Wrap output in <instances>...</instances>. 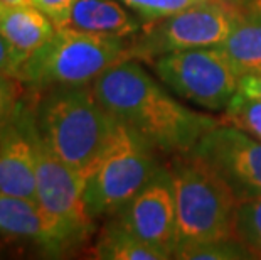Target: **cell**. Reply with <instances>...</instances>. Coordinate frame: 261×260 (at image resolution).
Listing matches in <instances>:
<instances>
[{"instance_id":"6da1fadb","label":"cell","mask_w":261,"mask_h":260,"mask_svg":"<svg viewBox=\"0 0 261 260\" xmlns=\"http://www.w3.org/2000/svg\"><path fill=\"white\" fill-rule=\"evenodd\" d=\"M91 88L116 124L132 130L160 156L194 151L205 132L221 122L177 102L137 59L118 61Z\"/></svg>"},{"instance_id":"7a4b0ae2","label":"cell","mask_w":261,"mask_h":260,"mask_svg":"<svg viewBox=\"0 0 261 260\" xmlns=\"http://www.w3.org/2000/svg\"><path fill=\"white\" fill-rule=\"evenodd\" d=\"M34 115L44 142L81 174L103 152L118 129V124L98 102L91 85L34 91Z\"/></svg>"},{"instance_id":"3957f363","label":"cell","mask_w":261,"mask_h":260,"mask_svg":"<svg viewBox=\"0 0 261 260\" xmlns=\"http://www.w3.org/2000/svg\"><path fill=\"white\" fill-rule=\"evenodd\" d=\"M167 168L175 193V250L191 243L236 237L240 198L232 187L194 151L172 156Z\"/></svg>"},{"instance_id":"277c9868","label":"cell","mask_w":261,"mask_h":260,"mask_svg":"<svg viewBox=\"0 0 261 260\" xmlns=\"http://www.w3.org/2000/svg\"><path fill=\"white\" fill-rule=\"evenodd\" d=\"M128 41L125 37L56 27L51 39L24 63L19 80L31 91L91 85L108 68L126 59Z\"/></svg>"},{"instance_id":"5b68a950","label":"cell","mask_w":261,"mask_h":260,"mask_svg":"<svg viewBox=\"0 0 261 260\" xmlns=\"http://www.w3.org/2000/svg\"><path fill=\"white\" fill-rule=\"evenodd\" d=\"M147 142L118 124L103 152L83 173L85 201L93 220L110 218L138 195L162 169Z\"/></svg>"},{"instance_id":"8992f818","label":"cell","mask_w":261,"mask_h":260,"mask_svg":"<svg viewBox=\"0 0 261 260\" xmlns=\"http://www.w3.org/2000/svg\"><path fill=\"white\" fill-rule=\"evenodd\" d=\"M240 0H202L180 12L143 20L130 37L126 59L152 64L167 53L213 48L229 34Z\"/></svg>"},{"instance_id":"52a82bcc","label":"cell","mask_w":261,"mask_h":260,"mask_svg":"<svg viewBox=\"0 0 261 260\" xmlns=\"http://www.w3.org/2000/svg\"><path fill=\"white\" fill-rule=\"evenodd\" d=\"M150 66L174 93L213 112L224 110L240 85V75L216 46L167 53Z\"/></svg>"},{"instance_id":"ba28073f","label":"cell","mask_w":261,"mask_h":260,"mask_svg":"<svg viewBox=\"0 0 261 260\" xmlns=\"http://www.w3.org/2000/svg\"><path fill=\"white\" fill-rule=\"evenodd\" d=\"M36 149V201L74 247L81 245L94 231V220L88 211L83 193V174L59 159L39 130Z\"/></svg>"},{"instance_id":"9c48e42d","label":"cell","mask_w":261,"mask_h":260,"mask_svg":"<svg viewBox=\"0 0 261 260\" xmlns=\"http://www.w3.org/2000/svg\"><path fill=\"white\" fill-rule=\"evenodd\" d=\"M108 220L174 258L177 211L174 181L167 166H162L155 178Z\"/></svg>"},{"instance_id":"30bf717a","label":"cell","mask_w":261,"mask_h":260,"mask_svg":"<svg viewBox=\"0 0 261 260\" xmlns=\"http://www.w3.org/2000/svg\"><path fill=\"white\" fill-rule=\"evenodd\" d=\"M240 200L261 195V140L223 120L194 147Z\"/></svg>"},{"instance_id":"8fae6325","label":"cell","mask_w":261,"mask_h":260,"mask_svg":"<svg viewBox=\"0 0 261 260\" xmlns=\"http://www.w3.org/2000/svg\"><path fill=\"white\" fill-rule=\"evenodd\" d=\"M36 144L34 97H24L17 115L0 135V193L36 201Z\"/></svg>"},{"instance_id":"7c38bea8","label":"cell","mask_w":261,"mask_h":260,"mask_svg":"<svg viewBox=\"0 0 261 260\" xmlns=\"http://www.w3.org/2000/svg\"><path fill=\"white\" fill-rule=\"evenodd\" d=\"M0 239L32 243L53 255L76 248L37 201L5 193H0Z\"/></svg>"},{"instance_id":"4fadbf2b","label":"cell","mask_w":261,"mask_h":260,"mask_svg":"<svg viewBox=\"0 0 261 260\" xmlns=\"http://www.w3.org/2000/svg\"><path fill=\"white\" fill-rule=\"evenodd\" d=\"M126 9L120 0H76L58 27L130 39L142 22Z\"/></svg>"},{"instance_id":"5bb4252c","label":"cell","mask_w":261,"mask_h":260,"mask_svg":"<svg viewBox=\"0 0 261 260\" xmlns=\"http://www.w3.org/2000/svg\"><path fill=\"white\" fill-rule=\"evenodd\" d=\"M56 32L54 22L34 5L5 7L0 15V34L10 42L22 66Z\"/></svg>"},{"instance_id":"9a60e30c","label":"cell","mask_w":261,"mask_h":260,"mask_svg":"<svg viewBox=\"0 0 261 260\" xmlns=\"http://www.w3.org/2000/svg\"><path fill=\"white\" fill-rule=\"evenodd\" d=\"M216 48L240 76L261 69V14L248 9L240 0L229 34Z\"/></svg>"},{"instance_id":"2e32d148","label":"cell","mask_w":261,"mask_h":260,"mask_svg":"<svg viewBox=\"0 0 261 260\" xmlns=\"http://www.w3.org/2000/svg\"><path fill=\"white\" fill-rule=\"evenodd\" d=\"M96 258L101 260H165L169 255L135 235L120 228L113 221H107L93 248Z\"/></svg>"},{"instance_id":"e0dca14e","label":"cell","mask_w":261,"mask_h":260,"mask_svg":"<svg viewBox=\"0 0 261 260\" xmlns=\"http://www.w3.org/2000/svg\"><path fill=\"white\" fill-rule=\"evenodd\" d=\"M234 235L253 258H261V195L244 198L238 203Z\"/></svg>"},{"instance_id":"ac0fdd59","label":"cell","mask_w":261,"mask_h":260,"mask_svg":"<svg viewBox=\"0 0 261 260\" xmlns=\"http://www.w3.org/2000/svg\"><path fill=\"white\" fill-rule=\"evenodd\" d=\"M174 258L182 260H246L253 258L249 250L243 243L231 237V239L209 240L201 243L179 247L174 253Z\"/></svg>"},{"instance_id":"d6986e66","label":"cell","mask_w":261,"mask_h":260,"mask_svg":"<svg viewBox=\"0 0 261 260\" xmlns=\"http://www.w3.org/2000/svg\"><path fill=\"white\" fill-rule=\"evenodd\" d=\"M223 122L261 140V100L236 91V95L224 108Z\"/></svg>"},{"instance_id":"ffe728a7","label":"cell","mask_w":261,"mask_h":260,"mask_svg":"<svg viewBox=\"0 0 261 260\" xmlns=\"http://www.w3.org/2000/svg\"><path fill=\"white\" fill-rule=\"evenodd\" d=\"M24 83L17 76L0 71V135L17 115L24 100Z\"/></svg>"},{"instance_id":"44dd1931","label":"cell","mask_w":261,"mask_h":260,"mask_svg":"<svg viewBox=\"0 0 261 260\" xmlns=\"http://www.w3.org/2000/svg\"><path fill=\"white\" fill-rule=\"evenodd\" d=\"M120 2L132 9L142 20H153L180 12L202 0H120Z\"/></svg>"},{"instance_id":"7402d4cb","label":"cell","mask_w":261,"mask_h":260,"mask_svg":"<svg viewBox=\"0 0 261 260\" xmlns=\"http://www.w3.org/2000/svg\"><path fill=\"white\" fill-rule=\"evenodd\" d=\"M76 0H32V5L42 10L49 19L54 22V26H59L64 20L66 14L73 7Z\"/></svg>"},{"instance_id":"603a6c76","label":"cell","mask_w":261,"mask_h":260,"mask_svg":"<svg viewBox=\"0 0 261 260\" xmlns=\"http://www.w3.org/2000/svg\"><path fill=\"white\" fill-rule=\"evenodd\" d=\"M20 69H22V61L19 58V54L10 46V42L0 34V71L14 75L19 78Z\"/></svg>"},{"instance_id":"cb8c5ba5","label":"cell","mask_w":261,"mask_h":260,"mask_svg":"<svg viewBox=\"0 0 261 260\" xmlns=\"http://www.w3.org/2000/svg\"><path fill=\"white\" fill-rule=\"evenodd\" d=\"M238 91L261 100V69L249 71V73H244L243 76H240Z\"/></svg>"},{"instance_id":"d4e9b609","label":"cell","mask_w":261,"mask_h":260,"mask_svg":"<svg viewBox=\"0 0 261 260\" xmlns=\"http://www.w3.org/2000/svg\"><path fill=\"white\" fill-rule=\"evenodd\" d=\"M241 2L246 5L248 9L254 10V12L261 14V0H241Z\"/></svg>"},{"instance_id":"484cf974","label":"cell","mask_w":261,"mask_h":260,"mask_svg":"<svg viewBox=\"0 0 261 260\" xmlns=\"http://www.w3.org/2000/svg\"><path fill=\"white\" fill-rule=\"evenodd\" d=\"M5 7H7V5H5V4L2 2V0H0V15H2V12L5 10Z\"/></svg>"}]
</instances>
